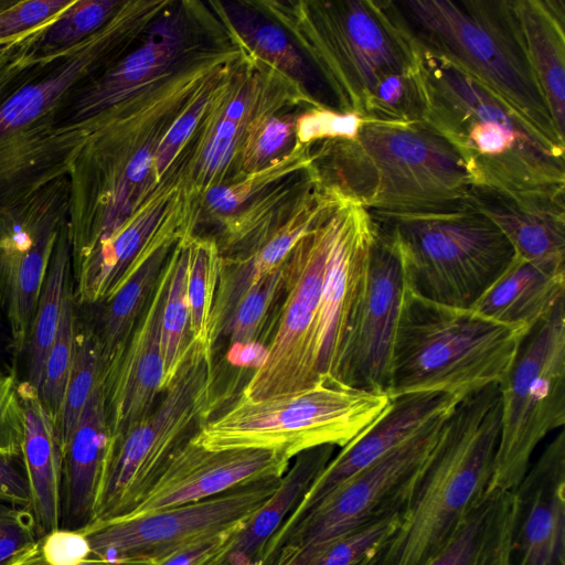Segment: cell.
<instances>
[{"instance_id": "1", "label": "cell", "mask_w": 565, "mask_h": 565, "mask_svg": "<svg viewBox=\"0 0 565 565\" xmlns=\"http://www.w3.org/2000/svg\"><path fill=\"white\" fill-rule=\"evenodd\" d=\"M171 1H125L98 32L52 61L38 60L25 34L0 64V202L68 177L90 135L60 127L70 96L113 65L148 31Z\"/></svg>"}, {"instance_id": "2", "label": "cell", "mask_w": 565, "mask_h": 565, "mask_svg": "<svg viewBox=\"0 0 565 565\" xmlns=\"http://www.w3.org/2000/svg\"><path fill=\"white\" fill-rule=\"evenodd\" d=\"M279 23L319 71L339 111L364 121L420 122L422 49L394 1L248 2Z\"/></svg>"}, {"instance_id": "3", "label": "cell", "mask_w": 565, "mask_h": 565, "mask_svg": "<svg viewBox=\"0 0 565 565\" xmlns=\"http://www.w3.org/2000/svg\"><path fill=\"white\" fill-rule=\"evenodd\" d=\"M420 49V124L456 151L472 188L511 194L565 192L564 154L466 71Z\"/></svg>"}, {"instance_id": "4", "label": "cell", "mask_w": 565, "mask_h": 565, "mask_svg": "<svg viewBox=\"0 0 565 565\" xmlns=\"http://www.w3.org/2000/svg\"><path fill=\"white\" fill-rule=\"evenodd\" d=\"M311 157L323 183L373 213L456 209L472 188L456 151L420 122L364 121L352 140L313 143Z\"/></svg>"}, {"instance_id": "5", "label": "cell", "mask_w": 565, "mask_h": 565, "mask_svg": "<svg viewBox=\"0 0 565 565\" xmlns=\"http://www.w3.org/2000/svg\"><path fill=\"white\" fill-rule=\"evenodd\" d=\"M500 433L498 384L458 402L376 565H425L449 542L488 490Z\"/></svg>"}, {"instance_id": "6", "label": "cell", "mask_w": 565, "mask_h": 565, "mask_svg": "<svg viewBox=\"0 0 565 565\" xmlns=\"http://www.w3.org/2000/svg\"><path fill=\"white\" fill-rule=\"evenodd\" d=\"M529 330L471 308L403 295L388 397L438 392L459 399L507 377Z\"/></svg>"}, {"instance_id": "7", "label": "cell", "mask_w": 565, "mask_h": 565, "mask_svg": "<svg viewBox=\"0 0 565 565\" xmlns=\"http://www.w3.org/2000/svg\"><path fill=\"white\" fill-rule=\"evenodd\" d=\"M426 50L449 60L501 99L554 150L563 139L531 66L512 0L394 1Z\"/></svg>"}, {"instance_id": "8", "label": "cell", "mask_w": 565, "mask_h": 565, "mask_svg": "<svg viewBox=\"0 0 565 565\" xmlns=\"http://www.w3.org/2000/svg\"><path fill=\"white\" fill-rule=\"evenodd\" d=\"M371 214L397 248L406 289L430 301L471 308L514 256L499 227L467 203L434 212Z\"/></svg>"}, {"instance_id": "9", "label": "cell", "mask_w": 565, "mask_h": 565, "mask_svg": "<svg viewBox=\"0 0 565 565\" xmlns=\"http://www.w3.org/2000/svg\"><path fill=\"white\" fill-rule=\"evenodd\" d=\"M390 397L320 379L313 386L263 399L239 396L202 424L193 443L210 449H274L290 459L320 446L344 447L388 405Z\"/></svg>"}, {"instance_id": "10", "label": "cell", "mask_w": 565, "mask_h": 565, "mask_svg": "<svg viewBox=\"0 0 565 565\" xmlns=\"http://www.w3.org/2000/svg\"><path fill=\"white\" fill-rule=\"evenodd\" d=\"M213 381L212 350L191 339L160 403L126 434L110 437L89 525L124 519L145 500L174 451L206 418Z\"/></svg>"}, {"instance_id": "11", "label": "cell", "mask_w": 565, "mask_h": 565, "mask_svg": "<svg viewBox=\"0 0 565 565\" xmlns=\"http://www.w3.org/2000/svg\"><path fill=\"white\" fill-rule=\"evenodd\" d=\"M443 415L334 489L298 523L271 537L260 565H307L345 533L402 513L440 437Z\"/></svg>"}, {"instance_id": "12", "label": "cell", "mask_w": 565, "mask_h": 565, "mask_svg": "<svg viewBox=\"0 0 565 565\" xmlns=\"http://www.w3.org/2000/svg\"><path fill=\"white\" fill-rule=\"evenodd\" d=\"M499 387L501 433L487 492L514 491L537 445L565 425V300L524 337Z\"/></svg>"}, {"instance_id": "13", "label": "cell", "mask_w": 565, "mask_h": 565, "mask_svg": "<svg viewBox=\"0 0 565 565\" xmlns=\"http://www.w3.org/2000/svg\"><path fill=\"white\" fill-rule=\"evenodd\" d=\"M342 193L322 212L284 262L286 298L278 327L242 396L263 399L309 388L319 382L317 322L333 230V209Z\"/></svg>"}, {"instance_id": "14", "label": "cell", "mask_w": 565, "mask_h": 565, "mask_svg": "<svg viewBox=\"0 0 565 565\" xmlns=\"http://www.w3.org/2000/svg\"><path fill=\"white\" fill-rule=\"evenodd\" d=\"M281 478L243 483L201 501L78 531L87 539L89 557L160 562L201 540L243 526L276 491Z\"/></svg>"}, {"instance_id": "15", "label": "cell", "mask_w": 565, "mask_h": 565, "mask_svg": "<svg viewBox=\"0 0 565 565\" xmlns=\"http://www.w3.org/2000/svg\"><path fill=\"white\" fill-rule=\"evenodd\" d=\"M185 174L169 175L107 241L73 271L82 303L108 301L158 249L194 235L200 211Z\"/></svg>"}, {"instance_id": "16", "label": "cell", "mask_w": 565, "mask_h": 565, "mask_svg": "<svg viewBox=\"0 0 565 565\" xmlns=\"http://www.w3.org/2000/svg\"><path fill=\"white\" fill-rule=\"evenodd\" d=\"M404 291L405 280L397 248L392 237L376 223L366 273L333 381L351 388L387 395Z\"/></svg>"}, {"instance_id": "17", "label": "cell", "mask_w": 565, "mask_h": 565, "mask_svg": "<svg viewBox=\"0 0 565 565\" xmlns=\"http://www.w3.org/2000/svg\"><path fill=\"white\" fill-rule=\"evenodd\" d=\"M201 2H171L138 44L78 87L58 116L60 127L76 125L122 102L173 66L216 18Z\"/></svg>"}, {"instance_id": "18", "label": "cell", "mask_w": 565, "mask_h": 565, "mask_svg": "<svg viewBox=\"0 0 565 565\" xmlns=\"http://www.w3.org/2000/svg\"><path fill=\"white\" fill-rule=\"evenodd\" d=\"M333 230L317 322L319 380L333 381L354 306L362 288L376 223L371 212L342 193L333 209Z\"/></svg>"}, {"instance_id": "19", "label": "cell", "mask_w": 565, "mask_h": 565, "mask_svg": "<svg viewBox=\"0 0 565 565\" xmlns=\"http://www.w3.org/2000/svg\"><path fill=\"white\" fill-rule=\"evenodd\" d=\"M290 461L274 449L210 450L191 437L171 456L145 500L124 519L201 501L243 483L281 478Z\"/></svg>"}, {"instance_id": "20", "label": "cell", "mask_w": 565, "mask_h": 565, "mask_svg": "<svg viewBox=\"0 0 565 565\" xmlns=\"http://www.w3.org/2000/svg\"><path fill=\"white\" fill-rule=\"evenodd\" d=\"M460 399L444 393L406 394L390 399L385 409L332 457L297 508L271 537L290 530L344 481L369 467L431 420L450 413Z\"/></svg>"}, {"instance_id": "21", "label": "cell", "mask_w": 565, "mask_h": 565, "mask_svg": "<svg viewBox=\"0 0 565 565\" xmlns=\"http://www.w3.org/2000/svg\"><path fill=\"white\" fill-rule=\"evenodd\" d=\"M170 271L168 258L122 351L103 371L110 437H119L143 420L154 408L157 396L163 392L160 320Z\"/></svg>"}, {"instance_id": "22", "label": "cell", "mask_w": 565, "mask_h": 565, "mask_svg": "<svg viewBox=\"0 0 565 565\" xmlns=\"http://www.w3.org/2000/svg\"><path fill=\"white\" fill-rule=\"evenodd\" d=\"M511 565H565V430L531 463L514 490Z\"/></svg>"}, {"instance_id": "23", "label": "cell", "mask_w": 565, "mask_h": 565, "mask_svg": "<svg viewBox=\"0 0 565 565\" xmlns=\"http://www.w3.org/2000/svg\"><path fill=\"white\" fill-rule=\"evenodd\" d=\"M338 190L320 180L291 214L245 253L221 257L215 300L209 322L213 348L244 294L263 276L284 264L298 241L315 225Z\"/></svg>"}, {"instance_id": "24", "label": "cell", "mask_w": 565, "mask_h": 565, "mask_svg": "<svg viewBox=\"0 0 565 565\" xmlns=\"http://www.w3.org/2000/svg\"><path fill=\"white\" fill-rule=\"evenodd\" d=\"M466 203L499 227L516 256L565 271V192L511 194L471 188Z\"/></svg>"}, {"instance_id": "25", "label": "cell", "mask_w": 565, "mask_h": 565, "mask_svg": "<svg viewBox=\"0 0 565 565\" xmlns=\"http://www.w3.org/2000/svg\"><path fill=\"white\" fill-rule=\"evenodd\" d=\"M109 441L103 376L70 439L60 449V529L76 531L90 524Z\"/></svg>"}, {"instance_id": "26", "label": "cell", "mask_w": 565, "mask_h": 565, "mask_svg": "<svg viewBox=\"0 0 565 565\" xmlns=\"http://www.w3.org/2000/svg\"><path fill=\"white\" fill-rule=\"evenodd\" d=\"M68 177L0 202V311H7L21 262L40 241L61 232L68 221Z\"/></svg>"}, {"instance_id": "27", "label": "cell", "mask_w": 565, "mask_h": 565, "mask_svg": "<svg viewBox=\"0 0 565 565\" xmlns=\"http://www.w3.org/2000/svg\"><path fill=\"white\" fill-rule=\"evenodd\" d=\"M18 392L23 411L21 459L41 539L61 525V454L53 422L39 392L29 382L18 384Z\"/></svg>"}, {"instance_id": "28", "label": "cell", "mask_w": 565, "mask_h": 565, "mask_svg": "<svg viewBox=\"0 0 565 565\" xmlns=\"http://www.w3.org/2000/svg\"><path fill=\"white\" fill-rule=\"evenodd\" d=\"M326 445L296 456L271 497L236 532L210 565H260L265 547L333 457Z\"/></svg>"}, {"instance_id": "29", "label": "cell", "mask_w": 565, "mask_h": 565, "mask_svg": "<svg viewBox=\"0 0 565 565\" xmlns=\"http://www.w3.org/2000/svg\"><path fill=\"white\" fill-rule=\"evenodd\" d=\"M565 300V271H553L514 254L471 309L529 331Z\"/></svg>"}, {"instance_id": "30", "label": "cell", "mask_w": 565, "mask_h": 565, "mask_svg": "<svg viewBox=\"0 0 565 565\" xmlns=\"http://www.w3.org/2000/svg\"><path fill=\"white\" fill-rule=\"evenodd\" d=\"M512 7L552 120L565 139V1L512 0Z\"/></svg>"}, {"instance_id": "31", "label": "cell", "mask_w": 565, "mask_h": 565, "mask_svg": "<svg viewBox=\"0 0 565 565\" xmlns=\"http://www.w3.org/2000/svg\"><path fill=\"white\" fill-rule=\"evenodd\" d=\"M515 518L514 491L486 492L425 565H511Z\"/></svg>"}, {"instance_id": "32", "label": "cell", "mask_w": 565, "mask_h": 565, "mask_svg": "<svg viewBox=\"0 0 565 565\" xmlns=\"http://www.w3.org/2000/svg\"><path fill=\"white\" fill-rule=\"evenodd\" d=\"M174 246L154 252L106 301L100 324L96 332L104 369L122 351L147 303L149 302L161 271Z\"/></svg>"}, {"instance_id": "33", "label": "cell", "mask_w": 565, "mask_h": 565, "mask_svg": "<svg viewBox=\"0 0 565 565\" xmlns=\"http://www.w3.org/2000/svg\"><path fill=\"white\" fill-rule=\"evenodd\" d=\"M72 267L67 224L55 243L38 302L29 340L28 381L39 391L45 359L56 335L64 292Z\"/></svg>"}, {"instance_id": "34", "label": "cell", "mask_w": 565, "mask_h": 565, "mask_svg": "<svg viewBox=\"0 0 565 565\" xmlns=\"http://www.w3.org/2000/svg\"><path fill=\"white\" fill-rule=\"evenodd\" d=\"M222 7L239 39L257 58L308 89L312 72L279 24L259 18L245 2H225Z\"/></svg>"}, {"instance_id": "35", "label": "cell", "mask_w": 565, "mask_h": 565, "mask_svg": "<svg viewBox=\"0 0 565 565\" xmlns=\"http://www.w3.org/2000/svg\"><path fill=\"white\" fill-rule=\"evenodd\" d=\"M311 146L295 141L288 151L265 168L210 190L202 200L200 220L204 217L218 225L270 186L307 169L312 163Z\"/></svg>"}, {"instance_id": "36", "label": "cell", "mask_w": 565, "mask_h": 565, "mask_svg": "<svg viewBox=\"0 0 565 565\" xmlns=\"http://www.w3.org/2000/svg\"><path fill=\"white\" fill-rule=\"evenodd\" d=\"M190 237L180 239L169 257L171 271L160 320V344L164 363L163 392L175 376L191 341L186 296Z\"/></svg>"}, {"instance_id": "37", "label": "cell", "mask_w": 565, "mask_h": 565, "mask_svg": "<svg viewBox=\"0 0 565 565\" xmlns=\"http://www.w3.org/2000/svg\"><path fill=\"white\" fill-rule=\"evenodd\" d=\"M124 3V0H73L36 32L33 55L41 61L60 57L98 32Z\"/></svg>"}, {"instance_id": "38", "label": "cell", "mask_w": 565, "mask_h": 565, "mask_svg": "<svg viewBox=\"0 0 565 565\" xmlns=\"http://www.w3.org/2000/svg\"><path fill=\"white\" fill-rule=\"evenodd\" d=\"M60 233L40 241L24 257L15 273L6 311L11 345L15 354L22 353L29 344L38 302Z\"/></svg>"}, {"instance_id": "39", "label": "cell", "mask_w": 565, "mask_h": 565, "mask_svg": "<svg viewBox=\"0 0 565 565\" xmlns=\"http://www.w3.org/2000/svg\"><path fill=\"white\" fill-rule=\"evenodd\" d=\"M103 361L96 332L76 331L74 356L66 384L62 408L54 424L61 449L74 431L94 390L103 380Z\"/></svg>"}, {"instance_id": "40", "label": "cell", "mask_w": 565, "mask_h": 565, "mask_svg": "<svg viewBox=\"0 0 565 565\" xmlns=\"http://www.w3.org/2000/svg\"><path fill=\"white\" fill-rule=\"evenodd\" d=\"M221 257L215 239L196 235L189 238L186 296L190 333L192 340L211 350L209 322L217 289Z\"/></svg>"}, {"instance_id": "41", "label": "cell", "mask_w": 565, "mask_h": 565, "mask_svg": "<svg viewBox=\"0 0 565 565\" xmlns=\"http://www.w3.org/2000/svg\"><path fill=\"white\" fill-rule=\"evenodd\" d=\"M297 115L287 111L266 115L248 125L231 183L265 168L294 146Z\"/></svg>"}, {"instance_id": "42", "label": "cell", "mask_w": 565, "mask_h": 565, "mask_svg": "<svg viewBox=\"0 0 565 565\" xmlns=\"http://www.w3.org/2000/svg\"><path fill=\"white\" fill-rule=\"evenodd\" d=\"M73 300L72 288L68 282L64 292L56 335L47 352L38 391L53 425L57 420L62 408L74 356L76 322Z\"/></svg>"}, {"instance_id": "43", "label": "cell", "mask_w": 565, "mask_h": 565, "mask_svg": "<svg viewBox=\"0 0 565 565\" xmlns=\"http://www.w3.org/2000/svg\"><path fill=\"white\" fill-rule=\"evenodd\" d=\"M285 281L282 264L263 276L244 294L223 331V334L230 337L231 352L256 343L274 301L285 290Z\"/></svg>"}, {"instance_id": "44", "label": "cell", "mask_w": 565, "mask_h": 565, "mask_svg": "<svg viewBox=\"0 0 565 565\" xmlns=\"http://www.w3.org/2000/svg\"><path fill=\"white\" fill-rule=\"evenodd\" d=\"M401 513L385 516L335 539L307 565H376L399 525Z\"/></svg>"}, {"instance_id": "45", "label": "cell", "mask_w": 565, "mask_h": 565, "mask_svg": "<svg viewBox=\"0 0 565 565\" xmlns=\"http://www.w3.org/2000/svg\"><path fill=\"white\" fill-rule=\"evenodd\" d=\"M364 119L351 111H339L327 106L303 109L297 115L295 138L301 145H313L322 140L358 137Z\"/></svg>"}, {"instance_id": "46", "label": "cell", "mask_w": 565, "mask_h": 565, "mask_svg": "<svg viewBox=\"0 0 565 565\" xmlns=\"http://www.w3.org/2000/svg\"><path fill=\"white\" fill-rule=\"evenodd\" d=\"M72 2L73 0H18L0 12V44L47 24Z\"/></svg>"}, {"instance_id": "47", "label": "cell", "mask_w": 565, "mask_h": 565, "mask_svg": "<svg viewBox=\"0 0 565 565\" xmlns=\"http://www.w3.org/2000/svg\"><path fill=\"white\" fill-rule=\"evenodd\" d=\"M39 539L31 509L0 500V565Z\"/></svg>"}, {"instance_id": "48", "label": "cell", "mask_w": 565, "mask_h": 565, "mask_svg": "<svg viewBox=\"0 0 565 565\" xmlns=\"http://www.w3.org/2000/svg\"><path fill=\"white\" fill-rule=\"evenodd\" d=\"M23 439V411L18 384L11 374L0 373V452L20 456Z\"/></svg>"}, {"instance_id": "49", "label": "cell", "mask_w": 565, "mask_h": 565, "mask_svg": "<svg viewBox=\"0 0 565 565\" xmlns=\"http://www.w3.org/2000/svg\"><path fill=\"white\" fill-rule=\"evenodd\" d=\"M39 544L49 565H76L90 553L86 536L78 530L58 529L39 539Z\"/></svg>"}, {"instance_id": "50", "label": "cell", "mask_w": 565, "mask_h": 565, "mask_svg": "<svg viewBox=\"0 0 565 565\" xmlns=\"http://www.w3.org/2000/svg\"><path fill=\"white\" fill-rule=\"evenodd\" d=\"M241 527L191 544L161 559L157 565H210L225 551L230 541Z\"/></svg>"}, {"instance_id": "51", "label": "cell", "mask_w": 565, "mask_h": 565, "mask_svg": "<svg viewBox=\"0 0 565 565\" xmlns=\"http://www.w3.org/2000/svg\"><path fill=\"white\" fill-rule=\"evenodd\" d=\"M0 452V500L31 509L30 487L24 469L17 465V458Z\"/></svg>"}, {"instance_id": "52", "label": "cell", "mask_w": 565, "mask_h": 565, "mask_svg": "<svg viewBox=\"0 0 565 565\" xmlns=\"http://www.w3.org/2000/svg\"><path fill=\"white\" fill-rule=\"evenodd\" d=\"M158 562L150 558H119L107 559L88 557L76 565H157ZM4 565H49L40 551L39 540L32 545L19 552Z\"/></svg>"}, {"instance_id": "53", "label": "cell", "mask_w": 565, "mask_h": 565, "mask_svg": "<svg viewBox=\"0 0 565 565\" xmlns=\"http://www.w3.org/2000/svg\"><path fill=\"white\" fill-rule=\"evenodd\" d=\"M24 35L13 40V41H10V42H6V43H2L0 44V64L3 63L7 57L12 53V51L15 49L18 42L23 38Z\"/></svg>"}, {"instance_id": "54", "label": "cell", "mask_w": 565, "mask_h": 565, "mask_svg": "<svg viewBox=\"0 0 565 565\" xmlns=\"http://www.w3.org/2000/svg\"><path fill=\"white\" fill-rule=\"evenodd\" d=\"M18 0H0V12L13 6Z\"/></svg>"}]
</instances>
